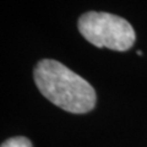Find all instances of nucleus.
<instances>
[{"instance_id":"7ed1b4c3","label":"nucleus","mask_w":147,"mask_h":147,"mask_svg":"<svg viewBox=\"0 0 147 147\" xmlns=\"http://www.w3.org/2000/svg\"><path fill=\"white\" fill-rule=\"evenodd\" d=\"M1 147H32V142L24 136H16L6 140Z\"/></svg>"},{"instance_id":"f257e3e1","label":"nucleus","mask_w":147,"mask_h":147,"mask_svg":"<svg viewBox=\"0 0 147 147\" xmlns=\"http://www.w3.org/2000/svg\"><path fill=\"white\" fill-rule=\"evenodd\" d=\"M33 79L40 93L66 112L84 114L94 108V88L61 63L52 59L40 60L34 67Z\"/></svg>"},{"instance_id":"f03ea898","label":"nucleus","mask_w":147,"mask_h":147,"mask_svg":"<svg viewBox=\"0 0 147 147\" xmlns=\"http://www.w3.org/2000/svg\"><path fill=\"white\" fill-rule=\"evenodd\" d=\"M77 26L82 37L98 48L126 52L136 39L130 22L108 12L88 11L81 15Z\"/></svg>"}]
</instances>
